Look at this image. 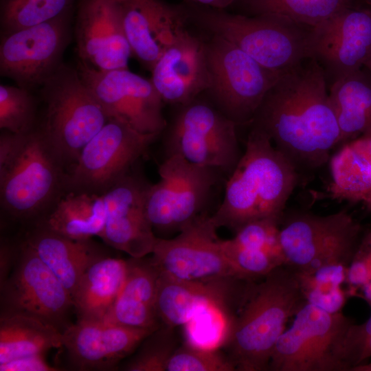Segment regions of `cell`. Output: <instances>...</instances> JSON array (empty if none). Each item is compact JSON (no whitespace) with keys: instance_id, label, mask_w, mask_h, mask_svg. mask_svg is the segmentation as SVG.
I'll return each mask as SVG.
<instances>
[{"instance_id":"obj_11","label":"cell","mask_w":371,"mask_h":371,"mask_svg":"<svg viewBox=\"0 0 371 371\" xmlns=\"http://www.w3.org/2000/svg\"><path fill=\"white\" fill-rule=\"evenodd\" d=\"M352 320L306 302L278 338L270 359L272 371H346L339 348Z\"/></svg>"},{"instance_id":"obj_25","label":"cell","mask_w":371,"mask_h":371,"mask_svg":"<svg viewBox=\"0 0 371 371\" xmlns=\"http://www.w3.org/2000/svg\"><path fill=\"white\" fill-rule=\"evenodd\" d=\"M131 258L122 288L102 322L139 328H157L155 300L159 270L151 261Z\"/></svg>"},{"instance_id":"obj_1","label":"cell","mask_w":371,"mask_h":371,"mask_svg":"<svg viewBox=\"0 0 371 371\" xmlns=\"http://www.w3.org/2000/svg\"><path fill=\"white\" fill-rule=\"evenodd\" d=\"M324 71L313 58L280 74L250 123L263 131L298 173L328 163L339 129Z\"/></svg>"},{"instance_id":"obj_39","label":"cell","mask_w":371,"mask_h":371,"mask_svg":"<svg viewBox=\"0 0 371 371\" xmlns=\"http://www.w3.org/2000/svg\"><path fill=\"white\" fill-rule=\"evenodd\" d=\"M280 223L276 219H260L249 222L235 233L232 240L238 245L250 249L266 251L281 258Z\"/></svg>"},{"instance_id":"obj_28","label":"cell","mask_w":371,"mask_h":371,"mask_svg":"<svg viewBox=\"0 0 371 371\" xmlns=\"http://www.w3.org/2000/svg\"><path fill=\"white\" fill-rule=\"evenodd\" d=\"M339 129L337 146L371 137V74L363 67L328 87Z\"/></svg>"},{"instance_id":"obj_33","label":"cell","mask_w":371,"mask_h":371,"mask_svg":"<svg viewBox=\"0 0 371 371\" xmlns=\"http://www.w3.org/2000/svg\"><path fill=\"white\" fill-rule=\"evenodd\" d=\"M226 303L210 302L200 308L183 326L187 344L205 350H216L228 342L234 318L226 311Z\"/></svg>"},{"instance_id":"obj_34","label":"cell","mask_w":371,"mask_h":371,"mask_svg":"<svg viewBox=\"0 0 371 371\" xmlns=\"http://www.w3.org/2000/svg\"><path fill=\"white\" fill-rule=\"evenodd\" d=\"M72 0H7L2 12L5 34L54 19L65 13Z\"/></svg>"},{"instance_id":"obj_15","label":"cell","mask_w":371,"mask_h":371,"mask_svg":"<svg viewBox=\"0 0 371 371\" xmlns=\"http://www.w3.org/2000/svg\"><path fill=\"white\" fill-rule=\"evenodd\" d=\"M78 72L109 119L146 134L159 135L166 129L164 102L151 80L128 69L102 71L85 63Z\"/></svg>"},{"instance_id":"obj_8","label":"cell","mask_w":371,"mask_h":371,"mask_svg":"<svg viewBox=\"0 0 371 371\" xmlns=\"http://www.w3.org/2000/svg\"><path fill=\"white\" fill-rule=\"evenodd\" d=\"M159 174V181L147 190L145 210L153 229L168 234L179 232L207 214L221 173L174 155L166 157Z\"/></svg>"},{"instance_id":"obj_37","label":"cell","mask_w":371,"mask_h":371,"mask_svg":"<svg viewBox=\"0 0 371 371\" xmlns=\"http://www.w3.org/2000/svg\"><path fill=\"white\" fill-rule=\"evenodd\" d=\"M172 327L166 325L152 332L142 341L137 353L126 364L128 371H166L168 359L175 348Z\"/></svg>"},{"instance_id":"obj_45","label":"cell","mask_w":371,"mask_h":371,"mask_svg":"<svg viewBox=\"0 0 371 371\" xmlns=\"http://www.w3.org/2000/svg\"><path fill=\"white\" fill-rule=\"evenodd\" d=\"M368 6L371 7V0H363Z\"/></svg>"},{"instance_id":"obj_21","label":"cell","mask_w":371,"mask_h":371,"mask_svg":"<svg viewBox=\"0 0 371 371\" xmlns=\"http://www.w3.org/2000/svg\"><path fill=\"white\" fill-rule=\"evenodd\" d=\"M124 30L132 54L152 69L163 53L184 31L187 14L161 0H124Z\"/></svg>"},{"instance_id":"obj_24","label":"cell","mask_w":371,"mask_h":371,"mask_svg":"<svg viewBox=\"0 0 371 371\" xmlns=\"http://www.w3.org/2000/svg\"><path fill=\"white\" fill-rule=\"evenodd\" d=\"M25 242L55 274L71 297L87 268L102 255L91 239L75 240L40 225Z\"/></svg>"},{"instance_id":"obj_30","label":"cell","mask_w":371,"mask_h":371,"mask_svg":"<svg viewBox=\"0 0 371 371\" xmlns=\"http://www.w3.org/2000/svg\"><path fill=\"white\" fill-rule=\"evenodd\" d=\"M62 345V331L56 326L29 315L1 314L0 364L22 357L45 354Z\"/></svg>"},{"instance_id":"obj_36","label":"cell","mask_w":371,"mask_h":371,"mask_svg":"<svg viewBox=\"0 0 371 371\" xmlns=\"http://www.w3.org/2000/svg\"><path fill=\"white\" fill-rule=\"evenodd\" d=\"M223 251L235 270L243 280L264 278L283 260L266 251L242 247L232 239L221 240Z\"/></svg>"},{"instance_id":"obj_3","label":"cell","mask_w":371,"mask_h":371,"mask_svg":"<svg viewBox=\"0 0 371 371\" xmlns=\"http://www.w3.org/2000/svg\"><path fill=\"white\" fill-rule=\"evenodd\" d=\"M65 167L40 128L0 136V201L14 218L47 214L66 192Z\"/></svg>"},{"instance_id":"obj_17","label":"cell","mask_w":371,"mask_h":371,"mask_svg":"<svg viewBox=\"0 0 371 371\" xmlns=\"http://www.w3.org/2000/svg\"><path fill=\"white\" fill-rule=\"evenodd\" d=\"M313 58L328 87L364 67L371 58V7L355 5L315 27Z\"/></svg>"},{"instance_id":"obj_29","label":"cell","mask_w":371,"mask_h":371,"mask_svg":"<svg viewBox=\"0 0 371 371\" xmlns=\"http://www.w3.org/2000/svg\"><path fill=\"white\" fill-rule=\"evenodd\" d=\"M107 214L102 194L65 192L41 225L75 240H88L102 232Z\"/></svg>"},{"instance_id":"obj_19","label":"cell","mask_w":371,"mask_h":371,"mask_svg":"<svg viewBox=\"0 0 371 371\" xmlns=\"http://www.w3.org/2000/svg\"><path fill=\"white\" fill-rule=\"evenodd\" d=\"M82 63L102 71L128 69L132 51L122 19L119 0H82L76 23Z\"/></svg>"},{"instance_id":"obj_44","label":"cell","mask_w":371,"mask_h":371,"mask_svg":"<svg viewBox=\"0 0 371 371\" xmlns=\"http://www.w3.org/2000/svg\"><path fill=\"white\" fill-rule=\"evenodd\" d=\"M364 67H366L369 71V72L371 74V58L366 63Z\"/></svg>"},{"instance_id":"obj_13","label":"cell","mask_w":371,"mask_h":371,"mask_svg":"<svg viewBox=\"0 0 371 371\" xmlns=\"http://www.w3.org/2000/svg\"><path fill=\"white\" fill-rule=\"evenodd\" d=\"M19 252L10 273L1 284V314L29 315L65 330L67 316L74 308L70 293L25 242Z\"/></svg>"},{"instance_id":"obj_42","label":"cell","mask_w":371,"mask_h":371,"mask_svg":"<svg viewBox=\"0 0 371 371\" xmlns=\"http://www.w3.org/2000/svg\"><path fill=\"white\" fill-rule=\"evenodd\" d=\"M195 3L203 4L216 9H223L237 1L238 0H190Z\"/></svg>"},{"instance_id":"obj_31","label":"cell","mask_w":371,"mask_h":371,"mask_svg":"<svg viewBox=\"0 0 371 371\" xmlns=\"http://www.w3.org/2000/svg\"><path fill=\"white\" fill-rule=\"evenodd\" d=\"M252 14H277L316 27L343 10L355 5V0H238Z\"/></svg>"},{"instance_id":"obj_32","label":"cell","mask_w":371,"mask_h":371,"mask_svg":"<svg viewBox=\"0 0 371 371\" xmlns=\"http://www.w3.org/2000/svg\"><path fill=\"white\" fill-rule=\"evenodd\" d=\"M348 267L338 263L309 273L294 272L306 302L329 313L341 312L348 297L344 288Z\"/></svg>"},{"instance_id":"obj_46","label":"cell","mask_w":371,"mask_h":371,"mask_svg":"<svg viewBox=\"0 0 371 371\" xmlns=\"http://www.w3.org/2000/svg\"><path fill=\"white\" fill-rule=\"evenodd\" d=\"M119 1H124V0H119Z\"/></svg>"},{"instance_id":"obj_6","label":"cell","mask_w":371,"mask_h":371,"mask_svg":"<svg viewBox=\"0 0 371 371\" xmlns=\"http://www.w3.org/2000/svg\"><path fill=\"white\" fill-rule=\"evenodd\" d=\"M46 104L40 128L65 168L109 118L78 70L60 64L43 85Z\"/></svg>"},{"instance_id":"obj_12","label":"cell","mask_w":371,"mask_h":371,"mask_svg":"<svg viewBox=\"0 0 371 371\" xmlns=\"http://www.w3.org/2000/svg\"><path fill=\"white\" fill-rule=\"evenodd\" d=\"M158 136L109 119L67 172L66 192L104 194L130 172Z\"/></svg>"},{"instance_id":"obj_10","label":"cell","mask_w":371,"mask_h":371,"mask_svg":"<svg viewBox=\"0 0 371 371\" xmlns=\"http://www.w3.org/2000/svg\"><path fill=\"white\" fill-rule=\"evenodd\" d=\"M210 91L218 109L237 125L250 124L280 74L218 36L205 43Z\"/></svg>"},{"instance_id":"obj_27","label":"cell","mask_w":371,"mask_h":371,"mask_svg":"<svg viewBox=\"0 0 371 371\" xmlns=\"http://www.w3.org/2000/svg\"><path fill=\"white\" fill-rule=\"evenodd\" d=\"M128 260L101 256L81 277L73 295L78 320L102 322L124 284Z\"/></svg>"},{"instance_id":"obj_38","label":"cell","mask_w":371,"mask_h":371,"mask_svg":"<svg viewBox=\"0 0 371 371\" xmlns=\"http://www.w3.org/2000/svg\"><path fill=\"white\" fill-rule=\"evenodd\" d=\"M236 367L230 359L216 350L186 344L176 348L170 357L166 371H232Z\"/></svg>"},{"instance_id":"obj_5","label":"cell","mask_w":371,"mask_h":371,"mask_svg":"<svg viewBox=\"0 0 371 371\" xmlns=\"http://www.w3.org/2000/svg\"><path fill=\"white\" fill-rule=\"evenodd\" d=\"M199 20L266 68L282 74L313 58L314 27L277 14L246 16L208 10Z\"/></svg>"},{"instance_id":"obj_41","label":"cell","mask_w":371,"mask_h":371,"mask_svg":"<svg viewBox=\"0 0 371 371\" xmlns=\"http://www.w3.org/2000/svg\"><path fill=\"white\" fill-rule=\"evenodd\" d=\"M1 371H53L57 368L52 366L45 359V354L29 355L12 359L0 364Z\"/></svg>"},{"instance_id":"obj_35","label":"cell","mask_w":371,"mask_h":371,"mask_svg":"<svg viewBox=\"0 0 371 371\" xmlns=\"http://www.w3.org/2000/svg\"><path fill=\"white\" fill-rule=\"evenodd\" d=\"M36 104L27 89L0 86V128L15 134L35 128Z\"/></svg>"},{"instance_id":"obj_23","label":"cell","mask_w":371,"mask_h":371,"mask_svg":"<svg viewBox=\"0 0 371 371\" xmlns=\"http://www.w3.org/2000/svg\"><path fill=\"white\" fill-rule=\"evenodd\" d=\"M240 280L193 282L159 271L155 300L157 317L170 327L184 326L206 304L226 303L234 286Z\"/></svg>"},{"instance_id":"obj_7","label":"cell","mask_w":371,"mask_h":371,"mask_svg":"<svg viewBox=\"0 0 371 371\" xmlns=\"http://www.w3.org/2000/svg\"><path fill=\"white\" fill-rule=\"evenodd\" d=\"M362 234L360 223L346 210L326 216L284 212L279 233L284 265L295 273L349 265Z\"/></svg>"},{"instance_id":"obj_16","label":"cell","mask_w":371,"mask_h":371,"mask_svg":"<svg viewBox=\"0 0 371 371\" xmlns=\"http://www.w3.org/2000/svg\"><path fill=\"white\" fill-rule=\"evenodd\" d=\"M65 14L5 34L0 45L1 75L27 89L43 85L60 65L68 36Z\"/></svg>"},{"instance_id":"obj_26","label":"cell","mask_w":371,"mask_h":371,"mask_svg":"<svg viewBox=\"0 0 371 371\" xmlns=\"http://www.w3.org/2000/svg\"><path fill=\"white\" fill-rule=\"evenodd\" d=\"M328 164L331 180L326 196L338 201L361 203L371 212V137L340 146Z\"/></svg>"},{"instance_id":"obj_4","label":"cell","mask_w":371,"mask_h":371,"mask_svg":"<svg viewBox=\"0 0 371 371\" xmlns=\"http://www.w3.org/2000/svg\"><path fill=\"white\" fill-rule=\"evenodd\" d=\"M249 283L228 344L236 370L262 371L288 320L306 302L295 273L281 265Z\"/></svg>"},{"instance_id":"obj_22","label":"cell","mask_w":371,"mask_h":371,"mask_svg":"<svg viewBox=\"0 0 371 371\" xmlns=\"http://www.w3.org/2000/svg\"><path fill=\"white\" fill-rule=\"evenodd\" d=\"M151 70V81L166 103L187 104L210 87L205 43L186 30Z\"/></svg>"},{"instance_id":"obj_20","label":"cell","mask_w":371,"mask_h":371,"mask_svg":"<svg viewBox=\"0 0 371 371\" xmlns=\"http://www.w3.org/2000/svg\"><path fill=\"white\" fill-rule=\"evenodd\" d=\"M155 329L78 320L62 332V346L74 368L108 370L132 352Z\"/></svg>"},{"instance_id":"obj_14","label":"cell","mask_w":371,"mask_h":371,"mask_svg":"<svg viewBox=\"0 0 371 371\" xmlns=\"http://www.w3.org/2000/svg\"><path fill=\"white\" fill-rule=\"evenodd\" d=\"M216 229L207 213L185 227L177 236L157 238L152 264L161 272L187 281L243 280L225 256Z\"/></svg>"},{"instance_id":"obj_2","label":"cell","mask_w":371,"mask_h":371,"mask_svg":"<svg viewBox=\"0 0 371 371\" xmlns=\"http://www.w3.org/2000/svg\"><path fill=\"white\" fill-rule=\"evenodd\" d=\"M299 175L267 133L252 126L245 150L226 181L223 200L211 215L212 222L236 232L254 221H281Z\"/></svg>"},{"instance_id":"obj_40","label":"cell","mask_w":371,"mask_h":371,"mask_svg":"<svg viewBox=\"0 0 371 371\" xmlns=\"http://www.w3.org/2000/svg\"><path fill=\"white\" fill-rule=\"evenodd\" d=\"M339 357L346 371L371 358V315L362 324H350L343 337Z\"/></svg>"},{"instance_id":"obj_9","label":"cell","mask_w":371,"mask_h":371,"mask_svg":"<svg viewBox=\"0 0 371 371\" xmlns=\"http://www.w3.org/2000/svg\"><path fill=\"white\" fill-rule=\"evenodd\" d=\"M180 106L164 139L166 157L178 155L191 164L229 177L243 155L237 124L203 102L194 100Z\"/></svg>"},{"instance_id":"obj_18","label":"cell","mask_w":371,"mask_h":371,"mask_svg":"<svg viewBox=\"0 0 371 371\" xmlns=\"http://www.w3.org/2000/svg\"><path fill=\"white\" fill-rule=\"evenodd\" d=\"M149 186L129 172L102 194L107 218L99 237L131 258L152 254L157 240L145 210Z\"/></svg>"},{"instance_id":"obj_47","label":"cell","mask_w":371,"mask_h":371,"mask_svg":"<svg viewBox=\"0 0 371 371\" xmlns=\"http://www.w3.org/2000/svg\"><path fill=\"white\" fill-rule=\"evenodd\" d=\"M371 281V280H370ZM370 282V281H369ZM368 283V282H367Z\"/></svg>"},{"instance_id":"obj_43","label":"cell","mask_w":371,"mask_h":371,"mask_svg":"<svg viewBox=\"0 0 371 371\" xmlns=\"http://www.w3.org/2000/svg\"><path fill=\"white\" fill-rule=\"evenodd\" d=\"M350 371H371V363H364L357 366L352 368Z\"/></svg>"}]
</instances>
